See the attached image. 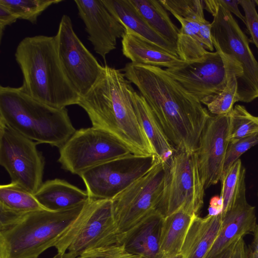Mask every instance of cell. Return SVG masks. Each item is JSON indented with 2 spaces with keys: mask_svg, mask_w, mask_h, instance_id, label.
<instances>
[{
  "mask_svg": "<svg viewBox=\"0 0 258 258\" xmlns=\"http://www.w3.org/2000/svg\"><path fill=\"white\" fill-rule=\"evenodd\" d=\"M229 114L211 115L194 152L205 189L220 181L223 173L225 154L229 144L227 140Z\"/></svg>",
  "mask_w": 258,
  "mask_h": 258,
  "instance_id": "15",
  "label": "cell"
},
{
  "mask_svg": "<svg viewBox=\"0 0 258 258\" xmlns=\"http://www.w3.org/2000/svg\"><path fill=\"white\" fill-rule=\"evenodd\" d=\"M257 197H258V192H257Z\"/></svg>",
  "mask_w": 258,
  "mask_h": 258,
  "instance_id": "46",
  "label": "cell"
},
{
  "mask_svg": "<svg viewBox=\"0 0 258 258\" xmlns=\"http://www.w3.org/2000/svg\"><path fill=\"white\" fill-rule=\"evenodd\" d=\"M55 38L62 71L72 87L82 97L97 82L103 66L79 38L67 15L62 16Z\"/></svg>",
  "mask_w": 258,
  "mask_h": 258,
  "instance_id": "13",
  "label": "cell"
},
{
  "mask_svg": "<svg viewBox=\"0 0 258 258\" xmlns=\"http://www.w3.org/2000/svg\"><path fill=\"white\" fill-rule=\"evenodd\" d=\"M0 119L37 144L58 149L76 131L66 108L42 103L20 87L1 86Z\"/></svg>",
  "mask_w": 258,
  "mask_h": 258,
  "instance_id": "5",
  "label": "cell"
},
{
  "mask_svg": "<svg viewBox=\"0 0 258 258\" xmlns=\"http://www.w3.org/2000/svg\"><path fill=\"white\" fill-rule=\"evenodd\" d=\"M220 4L226 8L231 14H234L245 24L244 16H243L239 11L238 6L239 5V0H218Z\"/></svg>",
  "mask_w": 258,
  "mask_h": 258,
  "instance_id": "38",
  "label": "cell"
},
{
  "mask_svg": "<svg viewBox=\"0 0 258 258\" xmlns=\"http://www.w3.org/2000/svg\"><path fill=\"white\" fill-rule=\"evenodd\" d=\"M174 16L202 21L204 16V0H159Z\"/></svg>",
  "mask_w": 258,
  "mask_h": 258,
  "instance_id": "32",
  "label": "cell"
},
{
  "mask_svg": "<svg viewBox=\"0 0 258 258\" xmlns=\"http://www.w3.org/2000/svg\"><path fill=\"white\" fill-rule=\"evenodd\" d=\"M0 209L25 214L45 209L33 194L20 185L11 182L0 186Z\"/></svg>",
  "mask_w": 258,
  "mask_h": 258,
  "instance_id": "28",
  "label": "cell"
},
{
  "mask_svg": "<svg viewBox=\"0 0 258 258\" xmlns=\"http://www.w3.org/2000/svg\"><path fill=\"white\" fill-rule=\"evenodd\" d=\"M247 258H258V251L249 247L247 248Z\"/></svg>",
  "mask_w": 258,
  "mask_h": 258,
  "instance_id": "42",
  "label": "cell"
},
{
  "mask_svg": "<svg viewBox=\"0 0 258 258\" xmlns=\"http://www.w3.org/2000/svg\"><path fill=\"white\" fill-rule=\"evenodd\" d=\"M132 99L135 112L155 155L160 160L166 162L175 151L145 98L136 90L132 91Z\"/></svg>",
  "mask_w": 258,
  "mask_h": 258,
  "instance_id": "23",
  "label": "cell"
},
{
  "mask_svg": "<svg viewBox=\"0 0 258 258\" xmlns=\"http://www.w3.org/2000/svg\"><path fill=\"white\" fill-rule=\"evenodd\" d=\"M122 71L145 98L172 146L194 152L211 116L208 109L165 69L130 62Z\"/></svg>",
  "mask_w": 258,
  "mask_h": 258,
  "instance_id": "1",
  "label": "cell"
},
{
  "mask_svg": "<svg viewBox=\"0 0 258 258\" xmlns=\"http://www.w3.org/2000/svg\"><path fill=\"white\" fill-rule=\"evenodd\" d=\"M237 240L213 258H232L235 246Z\"/></svg>",
  "mask_w": 258,
  "mask_h": 258,
  "instance_id": "40",
  "label": "cell"
},
{
  "mask_svg": "<svg viewBox=\"0 0 258 258\" xmlns=\"http://www.w3.org/2000/svg\"><path fill=\"white\" fill-rule=\"evenodd\" d=\"M200 34L205 48L213 51L214 47L211 36V23L206 19L201 22Z\"/></svg>",
  "mask_w": 258,
  "mask_h": 258,
  "instance_id": "36",
  "label": "cell"
},
{
  "mask_svg": "<svg viewBox=\"0 0 258 258\" xmlns=\"http://www.w3.org/2000/svg\"><path fill=\"white\" fill-rule=\"evenodd\" d=\"M163 163L164 185L157 210L163 217L179 210L198 215L204 205L205 188L194 152L175 149Z\"/></svg>",
  "mask_w": 258,
  "mask_h": 258,
  "instance_id": "8",
  "label": "cell"
},
{
  "mask_svg": "<svg viewBox=\"0 0 258 258\" xmlns=\"http://www.w3.org/2000/svg\"><path fill=\"white\" fill-rule=\"evenodd\" d=\"M204 9L213 16L211 36L221 56L240 65L242 75L237 80L235 101L249 103L258 98V62L249 46V39L218 0H204Z\"/></svg>",
  "mask_w": 258,
  "mask_h": 258,
  "instance_id": "6",
  "label": "cell"
},
{
  "mask_svg": "<svg viewBox=\"0 0 258 258\" xmlns=\"http://www.w3.org/2000/svg\"><path fill=\"white\" fill-rule=\"evenodd\" d=\"M256 145H258V134L229 142L224 159L223 173L239 159L241 155Z\"/></svg>",
  "mask_w": 258,
  "mask_h": 258,
  "instance_id": "33",
  "label": "cell"
},
{
  "mask_svg": "<svg viewBox=\"0 0 258 258\" xmlns=\"http://www.w3.org/2000/svg\"><path fill=\"white\" fill-rule=\"evenodd\" d=\"M61 2V0H0V4L6 7L18 19L27 20L35 24L43 11L51 5Z\"/></svg>",
  "mask_w": 258,
  "mask_h": 258,
  "instance_id": "31",
  "label": "cell"
},
{
  "mask_svg": "<svg viewBox=\"0 0 258 258\" xmlns=\"http://www.w3.org/2000/svg\"><path fill=\"white\" fill-rule=\"evenodd\" d=\"M254 2L258 6V0H254Z\"/></svg>",
  "mask_w": 258,
  "mask_h": 258,
  "instance_id": "45",
  "label": "cell"
},
{
  "mask_svg": "<svg viewBox=\"0 0 258 258\" xmlns=\"http://www.w3.org/2000/svg\"><path fill=\"white\" fill-rule=\"evenodd\" d=\"M88 39L96 53L104 60L116 47L117 39L126 32L124 25L108 10L102 0H75Z\"/></svg>",
  "mask_w": 258,
  "mask_h": 258,
  "instance_id": "16",
  "label": "cell"
},
{
  "mask_svg": "<svg viewBox=\"0 0 258 258\" xmlns=\"http://www.w3.org/2000/svg\"><path fill=\"white\" fill-rule=\"evenodd\" d=\"M121 45L123 55L135 64L170 69L184 62L128 28L122 38Z\"/></svg>",
  "mask_w": 258,
  "mask_h": 258,
  "instance_id": "18",
  "label": "cell"
},
{
  "mask_svg": "<svg viewBox=\"0 0 258 258\" xmlns=\"http://www.w3.org/2000/svg\"><path fill=\"white\" fill-rule=\"evenodd\" d=\"M85 204L62 211L41 209L25 214L0 210V258H38L54 247Z\"/></svg>",
  "mask_w": 258,
  "mask_h": 258,
  "instance_id": "4",
  "label": "cell"
},
{
  "mask_svg": "<svg viewBox=\"0 0 258 258\" xmlns=\"http://www.w3.org/2000/svg\"><path fill=\"white\" fill-rule=\"evenodd\" d=\"M130 1L154 30L176 47L179 29L172 22L160 1Z\"/></svg>",
  "mask_w": 258,
  "mask_h": 258,
  "instance_id": "25",
  "label": "cell"
},
{
  "mask_svg": "<svg viewBox=\"0 0 258 258\" xmlns=\"http://www.w3.org/2000/svg\"><path fill=\"white\" fill-rule=\"evenodd\" d=\"M38 144L0 119V164L11 182L34 194L43 182L45 158Z\"/></svg>",
  "mask_w": 258,
  "mask_h": 258,
  "instance_id": "11",
  "label": "cell"
},
{
  "mask_svg": "<svg viewBox=\"0 0 258 258\" xmlns=\"http://www.w3.org/2000/svg\"><path fill=\"white\" fill-rule=\"evenodd\" d=\"M121 244L111 200H90L54 247L63 258H76L86 250Z\"/></svg>",
  "mask_w": 258,
  "mask_h": 258,
  "instance_id": "7",
  "label": "cell"
},
{
  "mask_svg": "<svg viewBox=\"0 0 258 258\" xmlns=\"http://www.w3.org/2000/svg\"><path fill=\"white\" fill-rule=\"evenodd\" d=\"M194 216L179 210L164 217L161 224L159 242L160 251L163 258L180 254Z\"/></svg>",
  "mask_w": 258,
  "mask_h": 258,
  "instance_id": "24",
  "label": "cell"
},
{
  "mask_svg": "<svg viewBox=\"0 0 258 258\" xmlns=\"http://www.w3.org/2000/svg\"><path fill=\"white\" fill-rule=\"evenodd\" d=\"M247 247L243 237L239 238L235 246L232 258H247Z\"/></svg>",
  "mask_w": 258,
  "mask_h": 258,
  "instance_id": "39",
  "label": "cell"
},
{
  "mask_svg": "<svg viewBox=\"0 0 258 258\" xmlns=\"http://www.w3.org/2000/svg\"><path fill=\"white\" fill-rule=\"evenodd\" d=\"M18 18L6 7L0 4V38L1 41L3 32L7 26L15 23Z\"/></svg>",
  "mask_w": 258,
  "mask_h": 258,
  "instance_id": "37",
  "label": "cell"
},
{
  "mask_svg": "<svg viewBox=\"0 0 258 258\" xmlns=\"http://www.w3.org/2000/svg\"><path fill=\"white\" fill-rule=\"evenodd\" d=\"M133 89L122 70L105 64L97 82L78 105L86 111L92 126L115 137L132 154L152 156L154 151L135 112Z\"/></svg>",
  "mask_w": 258,
  "mask_h": 258,
  "instance_id": "2",
  "label": "cell"
},
{
  "mask_svg": "<svg viewBox=\"0 0 258 258\" xmlns=\"http://www.w3.org/2000/svg\"><path fill=\"white\" fill-rule=\"evenodd\" d=\"M223 59L227 74L226 86L222 92L207 105L210 113L214 115H227L233 109L236 102L237 80L242 75V70L240 65Z\"/></svg>",
  "mask_w": 258,
  "mask_h": 258,
  "instance_id": "29",
  "label": "cell"
},
{
  "mask_svg": "<svg viewBox=\"0 0 258 258\" xmlns=\"http://www.w3.org/2000/svg\"><path fill=\"white\" fill-rule=\"evenodd\" d=\"M15 57L23 75L20 88L25 94L56 108L78 104L81 97L62 71L55 36L24 38L18 44Z\"/></svg>",
  "mask_w": 258,
  "mask_h": 258,
  "instance_id": "3",
  "label": "cell"
},
{
  "mask_svg": "<svg viewBox=\"0 0 258 258\" xmlns=\"http://www.w3.org/2000/svg\"><path fill=\"white\" fill-rule=\"evenodd\" d=\"M51 258H63L62 255L58 253Z\"/></svg>",
  "mask_w": 258,
  "mask_h": 258,
  "instance_id": "43",
  "label": "cell"
},
{
  "mask_svg": "<svg viewBox=\"0 0 258 258\" xmlns=\"http://www.w3.org/2000/svg\"><path fill=\"white\" fill-rule=\"evenodd\" d=\"M163 216L157 210L125 235L121 244L130 252L146 258H163L160 251V235Z\"/></svg>",
  "mask_w": 258,
  "mask_h": 258,
  "instance_id": "21",
  "label": "cell"
},
{
  "mask_svg": "<svg viewBox=\"0 0 258 258\" xmlns=\"http://www.w3.org/2000/svg\"><path fill=\"white\" fill-rule=\"evenodd\" d=\"M159 161L156 155L141 156L131 153L96 165L79 176L91 199L111 200Z\"/></svg>",
  "mask_w": 258,
  "mask_h": 258,
  "instance_id": "12",
  "label": "cell"
},
{
  "mask_svg": "<svg viewBox=\"0 0 258 258\" xmlns=\"http://www.w3.org/2000/svg\"><path fill=\"white\" fill-rule=\"evenodd\" d=\"M221 225L220 214L193 216L181 249V258H205L212 247Z\"/></svg>",
  "mask_w": 258,
  "mask_h": 258,
  "instance_id": "19",
  "label": "cell"
},
{
  "mask_svg": "<svg viewBox=\"0 0 258 258\" xmlns=\"http://www.w3.org/2000/svg\"><path fill=\"white\" fill-rule=\"evenodd\" d=\"M239 5L242 8L247 27L251 38V41L258 49V14L255 4L253 0H239Z\"/></svg>",
  "mask_w": 258,
  "mask_h": 258,
  "instance_id": "35",
  "label": "cell"
},
{
  "mask_svg": "<svg viewBox=\"0 0 258 258\" xmlns=\"http://www.w3.org/2000/svg\"><path fill=\"white\" fill-rule=\"evenodd\" d=\"M245 169L239 159L221 176L220 199L223 217L237 202L246 197Z\"/></svg>",
  "mask_w": 258,
  "mask_h": 258,
  "instance_id": "27",
  "label": "cell"
},
{
  "mask_svg": "<svg viewBox=\"0 0 258 258\" xmlns=\"http://www.w3.org/2000/svg\"><path fill=\"white\" fill-rule=\"evenodd\" d=\"M34 196L43 208L51 211L69 209L90 199L87 190L59 178L45 181Z\"/></svg>",
  "mask_w": 258,
  "mask_h": 258,
  "instance_id": "20",
  "label": "cell"
},
{
  "mask_svg": "<svg viewBox=\"0 0 258 258\" xmlns=\"http://www.w3.org/2000/svg\"><path fill=\"white\" fill-rule=\"evenodd\" d=\"M110 12L125 27L178 56L176 47L167 41L145 20L130 0H102Z\"/></svg>",
  "mask_w": 258,
  "mask_h": 258,
  "instance_id": "22",
  "label": "cell"
},
{
  "mask_svg": "<svg viewBox=\"0 0 258 258\" xmlns=\"http://www.w3.org/2000/svg\"><path fill=\"white\" fill-rule=\"evenodd\" d=\"M168 258H181L180 254Z\"/></svg>",
  "mask_w": 258,
  "mask_h": 258,
  "instance_id": "44",
  "label": "cell"
},
{
  "mask_svg": "<svg viewBox=\"0 0 258 258\" xmlns=\"http://www.w3.org/2000/svg\"><path fill=\"white\" fill-rule=\"evenodd\" d=\"M174 17L181 24L176 42L178 57L185 62L203 57L209 52L204 46L200 34L201 22L204 20L199 21L177 16Z\"/></svg>",
  "mask_w": 258,
  "mask_h": 258,
  "instance_id": "26",
  "label": "cell"
},
{
  "mask_svg": "<svg viewBox=\"0 0 258 258\" xmlns=\"http://www.w3.org/2000/svg\"><path fill=\"white\" fill-rule=\"evenodd\" d=\"M164 180V164L160 160L111 199L120 243L123 237L157 210Z\"/></svg>",
  "mask_w": 258,
  "mask_h": 258,
  "instance_id": "9",
  "label": "cell"
},
{
  "mask_svg": "<svg viewBox=\"0 0 258 258\" xmlns=\"http://www.w3.org/2000/svg\"><path fill=\"white\" fill-rule=\"evenodd\" d=\"M76 258H146L127 251L123 244L103 246L88 250Z\"/></svg>",
  "mask_w": 258,
  "mask_h": 258,
  "instance_id": "34",
  "label": "cell"
},
{
  "mask_svg": "<svg viewBox=\"0 0 258 258\" xmlns=\"http://www.w3.org/2000/svg\"><path fill=\"white\" fill-rule=\"evenodd\" d=\"M229 116V142L258 134V116L251 114L244 106L235 105Z\"/></svg>",
  "mask_w": 258,
  "mask_h": 258,
  "instance_id": "30",
  "label": "cell"
},
{
  "mask_svg": "<svg viewBox=\"0 0 258 258\" xmlns=\"http://www.w3.org/2000/svg\"><path fill=\"white\" fill-rule=\"evenodd\" d=\"M252 234L253 235V238L250 246L249 247L258 251V225Z\"/></svg>",
  "mask_w": 258,
  "mask_h": 258,
  "instance_id": "41",
  "label": "cell"
},
{
  "mask_svg": "<svg viewBox=\"0 0 258 258\" xmlns=\"http://www.w3.org/2000/svg\"><path fill=\"white\" fill-rule=\"evenodd\" d=\"M59 153L57 161L61 168L79 176L96 165L132 153L110 134L92 126L76 130Z\"/></svg>",
  "mask_w": 258,
  "mask_h": 258,
  "instance_id": "10",
  "label": "cell"
},
{
  "mask_svg": "<svg viewBox=\"0 0 258 258\" xmlns=\"http://www.w3.org/2000/svg\"><path fill=\"white\" fill-rule=\"evenodd\" d=\"M165 70L186 92L206 106L227 84L225 64L217 51H209L201 59Z\"/></svg>",
  "mask_w": 258,
  "mask_h": 258,
  "instance_id": "14",
  "label": "cell"
},
{
  "mask_svg": "<svg viewBox=\"0 0 258 258\" xmlns=\"http://www.w3.org/2000/svg\"><path fill=\"white\" fill-rule=\"evenodd\" d=\"M257 225L255 207L246 197L242 199L221 218L219 232L205 258H213L241 237L253 233Z\"/></svg>",
  "mask_w": 258,
  "mask_h": 258,
  "instance_id": "17",
  "label": "cell"
}]
</instances>
